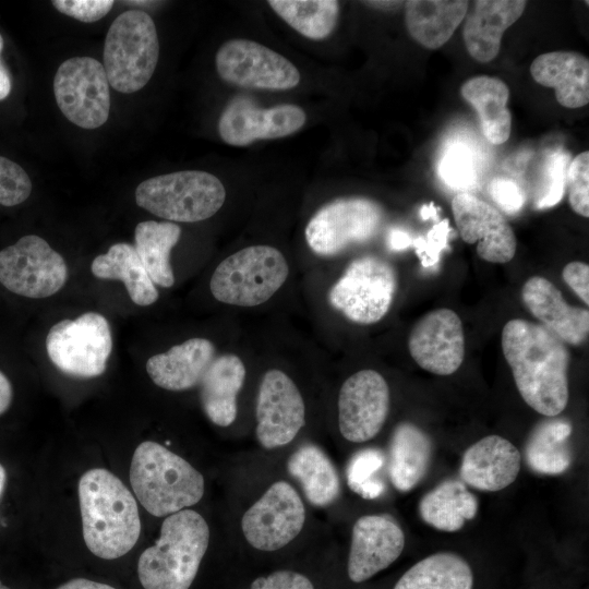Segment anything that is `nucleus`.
<instances>
[{"mask_svg": "<svg viewBox=\"0 0 589 589\" xmlns=\"http://www.w3.org/2000/svg\"><path fill=\"white\" fill-rule=\"evenodd\" d=\"M502 350L525 402L542 416H558L569 397L565 342L540 324L513 318L503 327Z\"/></svg>", "mask_w": 589, "mask_h": 589, "instance_id": "nucleus-1", "label": "nucleus"}, {"mask_svg": "<svg viewBox=\"0 0 589 589\" xmlns=\"http://www.w3.org/2000/svg\"><path fill=\"white\" fill-rule=\"evenodd\" d=\"M83 538L104 560L127 554L137 542L141 519L134 496L112 472L94 468L79 481Z\"/></svg>", "mask_w": 589, "mask_h": 589, "instance_id": "nucleus-2", "label": "nucleus"}, {"mask_svg": "<svg viewBox=\"0 0 589 589\" xmlns=\"http://www.w3.org/2000/svg\"><path fill=\"white\" fill-rule=\"evenodd\" d=\"M209 529L195 510L182 509L163 521L160 536L142 552L137 575L144 589H189L207 550Z\"/></svg>", "mask_w": 589, "mask_h": 589, "instance_id": "nucleus-3", "label": "nucleus"}, {"mask_svg": "<svg viewBox=\"0 0 589 589\" xmlns=\"http://www.w3.org/2000/svg\"><path fill=\"white\" fill-rule=\"evenodd\" d=\"M130 483L143 507L156 517L182 510L200 502L203 476L165 446L145 441L132 456Z\"/></svg>", "mask_w": 589, "mask_h": 589, "instance_id": "nucleus-4", "label": "nucleus"}, {"mask_svg": "<svg viewBox=\"0 0 589 589\" xmlns=\"http://www.w3.org/2000/svg\"><path fill=\"white\" fill-rule=\"evenodd\" d=\"M159 57V41L153 19L141 10L119 14L111 23L104 45V69L109 85L131 94L151 80Z\"/></svg>", "mask_w": 589, "mask_h": 589, "instance_id": "nucleus-5", "label": "nucleus"}, {"mask_svg": "<svg viewBox=\"0 0 589 589\" xmlns=\"http://www.w3.org/2000/svg\"><path fill=\"white\" fill-rule=\"evenodd\" d=\"M226 190L214 175L182 170L153 177L135 190L136 204L169 221L196 223L215 215L224 205Z\"/></svg>", "mask_w": 589, "mask_h": 589, "instance_id": "nucleus-6", "label": "nucleus"}, {"mask_svg": "<svg viewBox=\"0 0 589 589\" xmlns=\"http://www.w3.org/2000/svg\"><path fill=\"white\" fill-rule=\"evenodd\" d=\"M289 274L283 253L269 245L239 250L219 263L209 281L218 301L255 306L266 302L284 285Z\"/></svg>", "mask_w": 589, "mask_h": 589, "instance_id": "nucleus-7", "label": "nucleus"}, {"mask_svg": "<svg viewBox=\"0 0 589 589\" xmlns=\"http://www.w3.org/2000/svg\"><path fill=\"white\" fill-rule=\"evenodd\" d=\"M46 349L62 373L80 378L99 376L106 371L112 350L109 323L96 312L62 320L50 328Z\"/></svg>", "mask_w": 589, "mask_h": 589, "instance_id": "nucleus-8", "label": "nucleus"}, {"mask_svg": "<svg viewBox=\"0 0 589 589\" xmlns=\"http://www.w3.org/2000/svg\"><path fill=\"white\" fill-rule=\"evenodd\" d=\"M397 286L386 261L368 255L352 261L328 293L333 308L358 324H373L388 312Z\"/></svg>", "mask_w": 589, "mask_h": 589, "instance_id": "nucleus-9", "label": "nucleus"}, {"mask_svg": "<svg viewBox=\"0 0 589 589\" xmlns=\"http://www.w3.org/2000/svg\"><path fill=\"white\" fill-rule=\"evenodd\" d=\"M64 259L43 238L28 235L0 251V283L32 299L57 293L67 283Z\"/></svg>", "mask_w": 589, "mask_h": 589, "instance_id": "nucleus-10", "label": "nucleus"}, {"mask_svg": "<svg viewBox=\"0 0 589 589\" xmlns=\"http://www.w3.org/2000/svg\"><path fill=\"white\" fill-rule=\"evenodd\" d=\"M53 93L63 116L80 128H99L109 117V82L104 65L92 57L62 62L55 74Z\"/></svg>", "mask_w": 589, "mask_h": 589, "instance_id": "nucleus-11", "label": "nucleus"}, {"mask_svg": "<svg viewBox=\"0 0 589 589\" xmlns=\"http://www.w3.org/2000/svg\"><path fill=\"white\" fill-rule=\"evenodd\" d=\"M215 63L223 81L243 88L286 91L296 87L301 79L286 57L250 39L224 43Z\"/></svg>", "mask_w": 589, "mask_h": 589, "instance_id": "nucleus-12", "label": "nucleus"}, {"mask_svg": "<svg viewBox=\"0 0 589 589\" xmlns=\"http://www.w3.org/2000/svg\"><path fill=\"white\" fill-rule=\"evenodd\" d=\"M382 216L381 207L369 199H339L315 213L306 225L305 239L314 253L335 255L375 236Z\"/></svg>", "mask_w": 589, "mask_h": 589, "instance_id": "nucleus-13", "label": "nucleus"}, {"mask_svg": "<svg viewBox=\"0 0 589 589\" xmlns=\"http://www.w3.org/2000/svg\"><path fill=\"white\" fill-rule=\"evenodd\" d=\"M304 519V505L297 491L288 482L277 481L244 513L241 528L253 548L275 551L300 533Z\"/></svg>", "mask_w": 589, "mask_h": 589, "instance_id": "nucleus-14", "label": "nucleus"}, {"mask_svg": "<svg viewBox=\"0 0 589 589\" xmlns=\"http://www.w3.org/2000/svg\"><path fill=\"white\" fill-rule=\"evenodd\" d=\"M256 437L267 449L289 444L304 424L303 398L293 381L283 371H267L256 398Z\"/></svg>", "mask_w": 589, "mask_h": 589, "instance_id": "nucleus-15", "label": "nucleus"}, {"mask_svg": "<svg viewBox=\"0 0 589 589\" xmlns=\"http://www.w3.org/2000/svg\"><path fill=\"white\" fill-rule=\"evenodd\" d=\"M388 410L389 388L385 378L374 370L356 372L339 392V431L350 442H366L381 431Z\"/></svg>", "mask_w": 589, "mask_h": 589, "instance_id": "nucleus-16", "label": "nucleus"}, {"mask_svg": "<svg viewBox=\"0 0 589 589\" xmlns=\"http://www.w3.org/2000/svg\"><path fill=\"white\" fill-rule=\"evenodd\" d=\"M411 358L423 370L436 375H450L465 357V336L458 314L446 308L424 314L408 338Z\"/></svg>", "mask_w": 589, "mask_h": 589, "instance_id": "nucleus-17", "label": "nucleus"}, {"mask_svg": "<svg viewBox=\"0 0 589 589\" xmlns=\"http://www.w3.org/2000/svg\"><path fill=\"white\" fill-rule=\"evenodd\" d=\"M304 110L284 104L257 107L248 98H236L224 109L218 121L221 140L231 146H245L259 140H274L299 131L305 123Z\"/></svg>", "mask_w": 589, "mask_h": 589, "instance_id": "nucleus-18", "label": "nucleus"}, {"mask_svg": "<svg viewBox=\"0 0 589 589\" xmlns=\"http://www.w3.org/2000/svg\"><path fill=\"white\" fill-rule=\"evenodd\" d=\"M452 211L460 237L468 244L477 243L480 259L498 264L513 260L516 237L497 208L469 192H461L453 197Z\"/></svg>", "mask_w": 589, "mask_h": 589, "instance_id": "nucleus-19", "label": "nucleus"}, {"mask_svg": "<svg viewBox=\"0 0 589 589\" xmlns=\"http://www.w3.org/2000/svg\"><path fill=\"white\" fill-rule=\"evenodd\" d=\"M405 534L387 516L365 515L353 525L348 556V576L362 582L387 568L401 554Z\"/></svg>", "mask_w": 589, "mask_h": 589, "instance_id": "nucleus-20", "label": "nucleus"}, {"mask_svg": "<svg viewBox=\"0 0 589 589\" xmlns=\"http://www.w3.org/2000/svg\"><path fill=\"white\" fill-rule=\"evenodd\" d=\"M525 306L545 329L563 342L578 346L589 333V311L568 304L553 283L542 276L530 277L522 286Z\"/></svg>", "mask_w": 589, "mask_h": 589, "instance_id": "nucleus-21", "label": "nucleus"}, {"mask_svg": "<svg viewBox=\"0 0 589 589\" xmlns=\"http://www.w3.org/2000/svg\"><path fill=\"white\" fill-rule=\"evenodd\" d=\"M521 467V454L508 440L488 435L464 453L459 474L473 489L496 492L512 484Z\"/></svg>", "mask_w": 589, "mask_h": 589, "instance_id": "nucleus-22", "label": "nucleus"}, {"mask_svg": "<svg viewBox=\"0 0 589 589\" xmlns=\"http://www.w3.org/2000/svg\"><path fill=\"white\" fill-rule=\"evenodd\" d=\"M524 0H477L467 12L462 37L468 53L486 63L500 52L502 36L524 13Z\"/></svg>", "mask_w": 589, "mask_h": 589, "instance_id": "nucleus-23", "label": "nucleus"}, {"mask_svg": "<svg viewBox=\"0 0 589 589\" xmlns=\"http://www.w3.org/2000/svg\"><path fill=\"white\" fill-rule=\"evenodd\" d=\"M214 359L213 342L194 337L164 353L152 356L146 362V372L164 389L187 390L200 384Z\"/></svg>", "mask_w": 589, "mask_h": 589, "instance_id": "nucleus-24", "label": "nucleus"}, {"mask_svg": "<svg viewBox=\"0 0 589 589\" xmlns=\"http://www.w3.org/2000/svg\"><path fill=\"white\" fill-rule=\"evenodd\" d=\"M533 80L552 87L556 100L576 109L589 103V60L576 51H552L538 56L530 65Z\"/></svg>", "mask_w": 589, "mask_h": 589, "instance_id": "nucleus-25", "label": "nucleus"}, {"mask_svg": "<svg viewBox=\"0 0 589 589\" xmlns=\"http://www.w3.org/2000/svg\"><path fill=\"white\" fill-rule=\"evenodd\" d=\"M245 368L236 354L216 357L200 382V397L206 417L228 426L237 417V396L243 386Z\"/></svg>", "mask_w": 589, "mask_h": 589, "instance_id": "nucleus-26", "label": "nucleus"}, {"mask_svg": "<svg viewBox=\"0 0 589 589\" xmlns=\"http://www.w3.org/2000/svg\"><path fill=\"white\" fill-rule=\"evenodd\" d=\"M405 21L411 37L428 49L442 47L462 22L469 9L465 0H410Z\"/></svg>", "mask_w": 589, "mask_h": 589, "instance_id": "nucleus-27", "label": "nucleus"}, {"mask_svg": "<svg viewBox=\"0 0 589 589\" xmlns=\"http://www.w3.org/2000/svg\"><path fill=\"white\" fill-rule=\"evenodd\" d=\"M460 94L477 111L485 139L493 145L505 143L512 131L506 83L494 76L478 75L461 85Z\"/></svg>", "mask_w": 589, "mask_h": 589, "instance_id": "nucleus-28", "label": "nucleus"}, {"mask_svg": "<svg viewBox=\"0 0 589 589\" xmlns=\"http://www.w3.org/2000/svg\"><path fill=\"white\" fill-rule=\"evenodd\" d=\"M431 456L430 437L413 423H399L389 443L388 476L394 488L412 490L425 476Z\"/></svg>", "mask_w": 589, "mask_h": 589, "instance_id": "nucleus-29", "label": "nucleus"}, {"mask_svg": "<svg viewBox=\"0 0 589 589\" xmlns=\"http://www.w3.org/2000/svg\"><path fill=\"white\" fill-rule=\"evenodd\" d=\"M91 271L95 277L121 280L132 302L141 306L155 303L158 299L156 285L148 276L133 245L119 242L107 253L96 256Z\"/></svg>", "mask_w": 589, "mask_h": 589, "instance_id": "nucleus-30", "label": "nucleus"}, {"mask_svg": "<svg viewBox=\"0 0 589 589\" xmlns=\"http://www.w3.org/2000/svg\"><path fill=\"white\" fill-rule=\"evenodd\" d=\"M477 513L478 500L460 480H444L419 503L422 520L441 531H458Z\"/></svg>", "mask_w": 589, "mask_h": 589, "instance_id": "nucleus-31", "label": "nucleus"}, {"mask_svg": "<svg viewBox=\"0 0 589 589\" xmlns=\"http://www.w3.org/2000/svg\"><path fill=\"white\" fill-rule=\"evenodd\" d=\"M287 469L300 483L311 504L327 506L338 497V473L327 455L317 446L306 444L299 447L288 458Z\"/></svg>", "mask_w": 589, "mask_h": 589, "instance_id": "nucleus-32", "label": "nucleus"}, {"mask_svg": "<svg viewBox=\"0 0 589 589\" xmlns=\"http://www.w3.org/2000/svg\"><path fill=\"white\" fill-rule=\"evenodd\" d=\"M181 236V228L171 221L146 220L134 231V249L155 285L169 288L175 284L170 253Z\"/></svg>", "mask_w": 589, "mask_h": 589, "instance_id": "nucleus-33", "label": "nucleus"}, {"mask_svg": "<svg viewBox=\"0 0 589 589\" xmlns=\"http://www.w3.org/2000/svg\"><path fill=\"white\" fill-rule=\"evenodd\" d=\"M539 423L531 432L525 458L529 468L541 474L564 473L572 464L568 438L572 424L565 419L551 417Z\"/></svg>", "mask_w": 589, "mask_h": 589, "instance_id": "nucleus-34", "label": "nucleus"}, {"mask_svg": "<svg viewBox=\"0 0 589 589\" xmlns=\"http://www.w3.org/2000/svg\"><path fill=\"white\" fill-rule=\"evenodd\" d=\"M469 564L452 552H440L411 566L394 589H472Z\"/></svg>", "mask_w": 589, "mask_h": 589, "instance_id": "nucleus-35", "label": "nucleus"}, {"mask_svg": "<svg viewBox=\"0 0 589 589\" xmlns=\"http://www.w3.org/2000/svg\"><path fill=\"white\" fill-rule=\"evenodd\" d=\"M268 5L293 29L313 40L328 37L339 16L335 0H269Z\"/></svg>", "mask_w": 589, "mask_h": 589, "instance_id": "nucleus-36", "label": "nucleus"}, {"mask_svg": "<svg viewBox=\"0 0 589 589\" xmlns=\"http://www.w3.org/2000/svg\"><path fill=\"white\" fill-rule=\"evenodd\" d=\"M385 464V455L377 448L357 452L348 462L346 477L349 488L363 498L372 500L384 493L385 484L377 472Z\"/></svg>", "mask_w": 589, "mask_h": 589, "instance_id": "nucleus-37", "label": "nucleus"}, {"mask_svg": "<svg viewBox=\"0 0 589 589\" xmlns=\"http://www.w3.org/2000/svg\"><path fill=\"white\" fill-rule=\"evenodd\" d=\"M569 160V153L561 148L550 151L544 156L540 165L539 188L534 197L536 208L553 207L563 199Z\"/></svg>", "mask_w": 589, "mask_h": 589, "instance_id": "nucleus-38", "label": "nucleus"}, {"mask_svg": "<svg viewBox=\"0 0 589 589\" xmlns=\"http://www.w3.org/2000/svg\"><path fill=\"white\" fill-rule=\"evenodd\" d=\"M437 175L452 189H471L478 175L472 152L464 144H450L438 161Z\"/></svg>", "mask_w": 589, "mask_h": 589, "instance_id": "nucleus-39", "label": "nucleus"}, {"mask_svg": "<svg viewBox=\"0 0 589 589\" xmlns=\"http://www.w3.org/2000/svg\"><path fill=\"white\" fill-rule=\"evenodd\" d=\"M31 192L32 182L26 171L16 163L0 156V205L21 204Z\"/></svg>", "mask_w": 589, "mask_h": 589, "instance_id": "nucleus-40", "label": "nucleus"}, {"mask_svg": "<svg viewBox=\"0 0 589 589\" xmlns=\"http://www.w3.org/2000/svg\"><path fill=\"white\" fill-rule=\"evenodd\" d=\"M568 201L573 211L589 217V153L578 154L568 165L567 181Z\"/></svg>", "mask_w": 589, "mask_h": 589, "instance_id": "nucleus-41", "label": "nucleus"}, {"mask_svg": "<svg viewBox=\"0 0 589 589\" xmlns=\"http://www.w3.org/2000/svg\"><path fill=\"white\" fill-rule=\"evenodd\" d=\"M52 5L62 14L85 23L103 19L113 7L112 0H55Z\"/></svg>", "mask_w": 589, "mask_h": 589, "instance_id": "nucleus-42", "label": "nucleus"}, {"mask_svg": "<svg viewBox=\"0 0 589 589\" xmlns=\"http://www.w3.org/2000/svg\"><path fill=\"white\" fill-rule=\"evenodd\" d=\"M488 190L493 202L507 214L518 213L525 204L524 190L513 179L505 177L494 178L489 183Z\"/></svg>", "mask_w": 589, "mask_h": 589, "instance_id": "nucleus-43", "label": "nucleus"}, {"mask_svg": "<svg viewBox=\"0 0 589 589\" xmlns=\"http://www.w3.org/2000/svg\"><path fill=\"white\" fill-rule=\"evenodd\" d=\"M450 229L448 220L445 219L435 225L425 238H418L413 245L416 252L421 256L424 267L433 266L438 261L440 252L445 248Z\"/></svg>", "mask_w": 589, "mask_h": 589, "instance_id": "nucleus-44", "label": "nucleus"}, {"mask_svg": "<svg viewBox=\"0 0 589 589\" xmlns=\"http://www.w3.org/2000/svg\"><path fill=\"white\" fill-rule=\"evenodd\" d=\"M250 589H314L312 582L304 575L278 570L265 577L256 578Z\"/></svg>", "mask_w": 589, "mask_h": 589, "instance_id": "nucleus-45", "label": "nucleus"}, {"mask_svg": "<svg viewBox=\"0 0 589 589\" xmlns=\"http://www.w3.org/2000/svg\"><path fill=\"white\" fill-rule=\"evenodd\" d=\"M564 281L586 303L589 304V266L584 262H570L563 268Z\"/></svg>", "mask_w": 589, "mask_h": 589, "instance_id": "nucleus-46", "label": "nucleus"}, {"mask_svg": "<svg viewBox=\"0 0 589 589\" xmlns=\"http://www.w3.org/2000/svg\"><path fill=\"white\" fill-rule=\"evenodd\" d=\"M13 389L9 378L0 371V416L11 406Z\"/></svg>", "mask_w": 589, "mask_h": 589, "instance_id": "nucleus-47", "label": "nucleus"}, {"mask_svg": "<svg viewBox=\"0 0 589 589\" xmlns=\"http://www.w3.org/2000/svg\"><path fill=\"white\" fill-rule=\"evenodd\" d=\"M57 589H116L109 585L96 582L85 578H74Z\"/></svg>", "mask_w": 589, "mask_h": 589, "instance_id": "nucleus-48", "label": "nucleus"}, {"mask_svg": "<svg viewBox=\"0 0 589 589\" xmlns=\"http://www.w3.org/2000/svg\"><path fill=\"white\" fill-rule=\"evenodd\" d=\"M390 249L395 251L405 250L412 244L410 236L402 230H392L388 238Z\"/></svg>", "mask_w": 589, "mask_h": 589, "instance_id": "nucleus-49", "label": "nucleus"}, {"mask_svg": "<svg viewBox=\"0 0 589 589\" xmlns=\"http://www.w3.org/2000/svg\"><path fill=\"white\" fill-rule=\"evenodd\" d=\"M3 48V39L0 35V53ZM11 91V79L8 70L0 60V100L4 99Z\"/></svg>", "mask_w": 589, "mask_h": 589, "instance_id": "nucleus-50", "label": "nucleus"}, {"mask_svg": "<svg viewBox=\"0 0 589 589\" xmlns=\"http://www.w3.org/2000/svg\"><path fill=\"white\" fill-rule=\"evenodd\" d=\"M363 3L383 11H394L405 4L404 1H364Z\"/></svg>", "mask_w": 589, "mask_h": 589, "instance_id": "nucleus-51", "label": "nucleus"}, {"mask_svg": "<svg viewBox=\"0 0 589 589\" xmlns=\"http://www.w3.org/2000/svg\"><path fill=\"white\" fill-rule=\"evenodd\" d=\"M422 219L426 220L431 217L437 218L436 212L433 206L423 205L420 212Z\"/></svg>", "mask_w": 589, "mask_h": 589, "instance_id": "nucleus-52", "label": "nucleus"}, {"mask_svg": "<svg viewBox=\"0 0 589 589\" xmlns=\"http://www.w3.org/2000/svg\"><path fill=\"white\" fill-rule=\"evenodd\" d=\"M7 483V471L4 467L0 464V498L4 492Z\"/></svg>", "mask_w": 589, "mask_h": 589, "instance_id": "nucleus-53", "label": "nucleus"}, {"mask_svg": "<svg viewBox=\"0 0 589 589\" xmlns=\"http://www.w3.org/2000/svg\"><path fill=\"white\" fill-rule=\"evenodd\" d=\"M0 589H10L9 587H7L5 585H3L0 580Z\"/></svg>", "mask_w": 589, "mask_h": 589, "instance_id": "nucleus-54", "label": "nucleus"}]
</instances>
